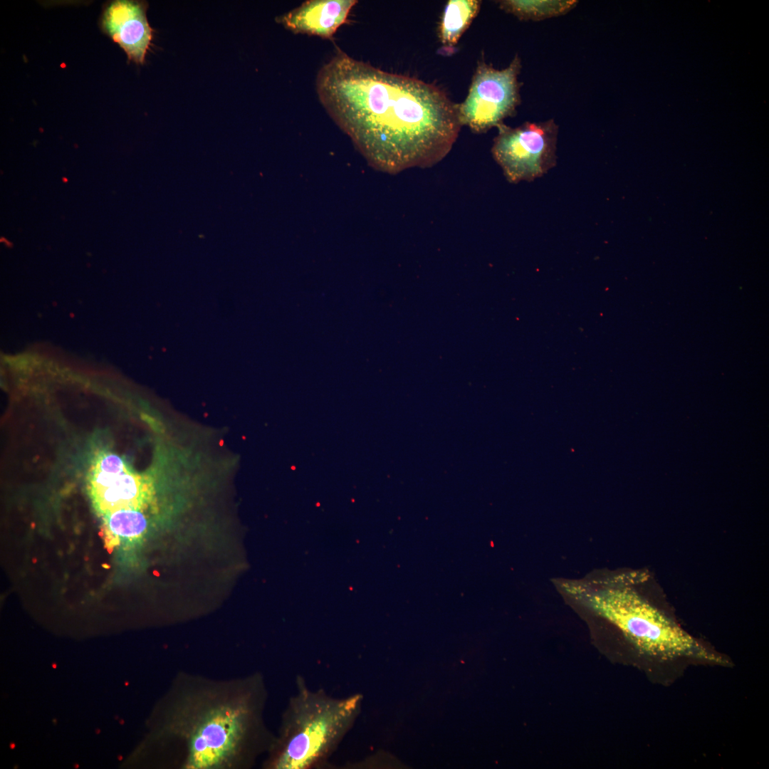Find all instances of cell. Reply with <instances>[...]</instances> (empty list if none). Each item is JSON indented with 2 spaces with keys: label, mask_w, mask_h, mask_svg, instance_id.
Masks as SVG:
<instances>
[{
  "label": "cell",
  "mask_w": 769,
  "mask_h": 769,
  "mask_svg": "<svg viewBox=\"0 0 769 769\" xmlns=\"http://www.w3.org/2000/svg\"><path fill=\"white\" fill-rule=\"evenodd\" d=\"M315 90L330 117L382 171L438 163L461 127L457 104L438 87L382 70L340 49L319 69Z\"/></svg>",
  "instance_id": "cell-1"
},
{
  "label": "cell",
  "mask_w": 769,
  "mask_h": 769,
  "mask_svg": "<svg viewBox=\"0 0 769 769\" xmlns=\"http://www.w3.org/2000/svg\"><path fill=\"white\" fill-rule=\"evenodd\" d=\"M263 676L216 679L187 672L165 698L159 738L174 769H251L271 748L275 733L264 718Z\"/></svg>",
  "instance_id": "cell-2"
},
{
  "label": "cell",
  "mask_w": 769,
  "mask_h": 769,
  "mask_svg": "<svg viewBox=\"0 0 769 769\" xmlns=\"http://www.w3.org/2000/svg\"><path fill=\"white\" fill-rule=\"evenodd\" d=\"M295 685L263 769L325 768L361 712L360 694L334 697L323 689H311L300 675Z\"/></svg>",
  "instance_id": "cell-3"
},
{
  "label": "cell",
  "mask_w": 769,
  "mask_h": 769,
  "mask_svg": "<svg viewBox=\"0 0 769 769\" xmlns=\"http://www.w3.org/2000/svg\"><path fill=\"white\" fill-rule=\"evenodd\" d=\"M595 613L615 626L641 652L661 660L689 658L721 663V657L692 636L634 590L608 587L586 591L568 586Z\"/></svg>",
  "instance_id": "cell-4"
},
{
  "label": "cell",
  "mask_w": 769,
  "mask_h": 769,
  "mask_svg": "<svg viewBox=\"0 0 769 769\" xmlns=\"http://www.w3.org/2000/svg\"><path fill=\"white\" fill-rule=\"evenodd\" d=\"M63 464L83 476L93 507L104 520L122 510L140 511L147 500V479L132 471L112 434L79 443Z\"/></svg>",
  "instance_id": "cell-5"
},
{
  "label": "cell",
  "mask_w": 769,
  "mask_h": 769,
  "mask_svg": "<svg viewBox=\"0 0 769 769\" xmlns=\"http://www.w3.org/2000/svg\"><path fill=\"white\" fill-rule=\"evenodd\" d=\"M521 67L518 54L501 70L479 61L466 98L457 104L461 125L468 126L474 132L483 133L498 127L504 119L514 116L520 104L518 76Z\"/></svg>",
  "instance_id": "cell-6"
},
{
  "label": "cell",
  "mask_w": 769,
  "mask_h": 769,
  "mask_svg": "<svg viewBox=\"0 0 769 769\" xmlns=\"http://www.w3.org/2000/svg\"><path fill=\"white\" fill-rule=\"evenodd\" d=\"M498 129L491 152L510 182L533 181L555 166L558 126L553 119L516 127L502 123Z\"/></svg>",
  "instance_id": "cell-7"
},
{
  "label": "cell",
  "mask_w": 769,
  "mask_h": 769,
  "mask_svg": "<svg viewBox=\"0 0 769 769\" xmlns=\"http://www.w3.org/2000/svg\"><path fill=\"white\" fill-rule=\"evenodd\" d=\"M102 26L125 51L129 61L144 62L152 39L145 4L127 0L112 2L105 9Z\"/></svg>",
  "instance_id": "cell-8"
},
{
  "label": "cell",
  "mask_w": 769,
  "mask_h": 769,
  "mask_svg": "<svg viewBox=\"0 0 769 769\" xmlns=\"http://www.w3.org/2000/svg\"><path fill=\"white\" fill-rule=\"evenodd\" d=\"M357 3L356 0H308L277 21L294 33L331 38Z\"/></svg>",
  "instance_id": "cell-9"
},
{
  "label": "cell",
  "mask_w": 769,
  "mask_h": 769,
  "mask_svg": "<svg viewBox=\"0 0 769 769\" xmlns=\"http://www.w3.org/2000/svg\"><path fill=\"white\" fill-rule=\"evenodd\" d=\"M481 1L478 0H449L443 11L438 27L441 49L451 53L459 39L478 15Z\"/></svg>",
  "instance_id": "cell-10"
},
{
  "label": "cell",
  "mask_w": 769,
  "mask_h": 769,
  "mask_svg": "<svg viewBox=\"0 0 769 769\" xmlns=\"http://www.w3.org/2000/svg\"><path fill=\"white\" fill-rule=\"evenodd\" d=\"M575 0H503L498 1L501 9L524 21H541L564 15L577 4Z\"/></svg>",
  "instance_id": "cell-11"
},
{
  "label": "cell",
  "mask_w": 769,
  "mask_h": 769,
  "mask_svg": "<svg viewBox=\"0 0 769 769\" xmlns=\"http://www.w3.org/2000/svg\"><path fill=\"white\" fill-rule=\"evenodd\" d=\"M106 535L117 543L121 538H135L141 535L147 528V519L139 510H122L104 520Z\"/></svg>",
  "instance_id": "cell-12"
}]
</instances>
